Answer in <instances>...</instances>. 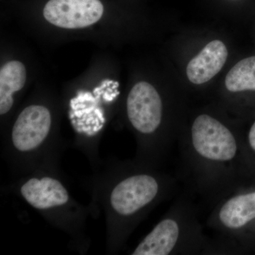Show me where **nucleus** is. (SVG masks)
Listing matches in <instances>:
<instances>
[{
	"label": "nucleus",
	"mask_w": 255,
	"mask_h": 255,
	"mask_svg": "<svg viewBox=\"0 0 255 255\" xmlns=\"http://www.w3.org/2000/svg\"><path fill=\"white\" fill-rule=\"evenodd\" d=\"M228 50L223 41L214 40L188 63L186 74L193 85L207 83L222 70L227 61Z\"/></svg>",
	"instance_id": "6e6552de"
},
{
	"label": "nucleus",
	"mask_w": 255,
	"mask_h": 255,
	"mask_svg": "<svg viewBox=\"0 0 255 255\" xmlns=\"http://www.w3.org/2000/svg\"><path fill=\"white\" fill-rule=\"evenodd\" d=\"M128 118L133 128L144 136L155 135L159 152H165L174 139L164 130L165 108L162 96L149 82H137L127 100Z\"/></svg>",
	"instance_id": "20e7f679"
},
{
	"label": "nucleus",
	"mask_w": 255,
	"mask_h": 255,
	"mask_svg": "<svg viewBox=\"0 0 255 255\" xmlns=\"http://www.w3.org/2000/svg\"><path fill=\"white\" fill-rule=\"evenodd\" d=\"M132 255H226L216 238L208 237L189 193L178 196L167 216L136 247Z\"/></svg>",
	"instance_id": "f03ea898"
},
{
	"label": "nucleus",
	"mask_w": 255,
	"mask_h": 255,
	"mask_svg": "<svg viewBox=\"0 0 255 255\" xmlns=\"http://www.w3.org/2000/svg\"><path fill=\"white\" fill-rule=\"evenodd\" d=\"M178 145L193 190L212 207L253 179L240 131L211 112L196 114L178 132Z\"/></svg>",
	"instance_id": "f257e3e1"
},
{
	"label": "nucleus",
	"mask_w": 255,
	"mask_h": 255,
	"mask_svg": "<svg viewBox=\"0 0 255 255\" xmlns=\"http://www.w3.org/2000/svg\"><path fill=\"white\" fill-rule=\"evenodd\" d=\"M241 133L242 141L244 147L247 162L252 177L255 179V119L250 126L246 134Z\"/></svg>",
	"instance_id": "f8f14e48"
},
{
	"label": "nucleus",
	"mask_w": 255,
	"mask_h": 255,
	"mask_svg": "<svg viewBox=\"0 0 255 255\" xmlns=\"http://www.w3.org/2000/svg\"><path fill=\"white\" fill-rule=\"evenodd\" d=\"M51 127V116L46 107L31 105L18 116L12 130V142L17 150L36 148L46 139Z\"/></svg>",
	"instance_id": "0eeeda50"
},
{
	"label": "nucleus",
	"mask_w": 255,
	"mask_h": 255,
	"mask_svg": "<svg viewBox=\"0 0 255 255\" xmlns=\"http://www.w3.org/2000/svg\"><path fill=\"white\" fill-rule=\"evenodd\" d=\"M225 87L231 94L255 92V56L238 62L226 75Z\"/></svg>",
	"instance_id": "9b49d317"
},
{
	"label": "nucleus",
	"mask_w": 255,
	"mask_h": 255,
	"mask_svg": "<svg viewBox=\"0 0 255 255\" xmlns=\"http://www.w3.org/2000/svg\"><path fill=\"white\" fill-rule=\"evenodd\" d=\"M206 224L226 255L255 248V179L221 198L212 206Z\"/></svg>",
	"instance_id": "7ed1b4c3"
},
{
	"label": "nucleus",
	"mask_w": 255,
	"mask_h": 255,
	"mask_svg": "<svg viewBox=\"0 0 255 255\" xmlns=\"http://www.w3.org/2000/svg\"><path fill=\"white\" fill-rule=\"evenodd\" d=\"M104 10L100 0H49L43 14L46 21L57 27L75 29L98 22Z\"/></svg>",
	"instance_id": "423d86ee"
},
{
	"label": "nucleus",
	"mask_w": 255,
	"mask_h": 255,
	"mask_svg": "<svg viewBox=\"0 0 255 255\" xmlns=\"http://www.w3.org/2000/svg\"><path fill=\"white\" fill-rule=\"evenodd\" d=\"M21 193L28 204L37 209L62 206L69 199L68 191L61 183L50 177L29 179L21 187Z\"/></svg>",
	"instance_id": "1a4fd4ad"
},
{
	"label": "nucleus",
	"mask_w": 255,
	"mask_h": 255,
	"mask_svg": "<svg viewBox=\"0 0 255 255\" xmlns=\"http://www.w3.org/2000/svg\"><path fill=\"white\" fill-rule=\"evenodd\" d=\"M175 178L150 173L128 176L119 183L111 194V204L117 214L126 218L133 217L164 196L177 191Z\"/></svg>",
	"instance_id": "39448f33"
},
{
	"label": "nucleus",
	"mask_w": 255,
	"mask_h": 255,
	"mask_svg": "<svg viewBox=\"0 0 255 255\" xmlns=\"http://www.w3.org/2000/svg\"><path fill=\"white\" fill-rule=\"evenodd\" d=\"M26 70L24 65L17 60L8 62L0 70V114L9 112L14 104L13 94L24 87Z\"/></svg>",
	"instance_id": "9d476101"
}]
</instances>
